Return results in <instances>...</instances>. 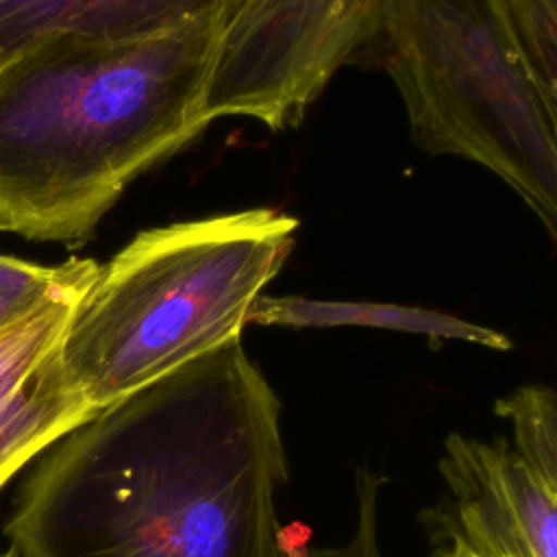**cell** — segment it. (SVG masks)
I'll return each mask as SVG.
<instances>
[{"label": "cell", "instance_id": "obj_1", "mask_svg": "<svg viewBox=\"0 0 557 557\" xmlns=\"http://www.w3.org/2000/svg\"><path fill=\"white\" fill-rule=\"evenodd\" d=\"M281 400L242 337L98 409L20 483L15 557H270Z\"/></svg>", "mask_w": 557, "mask_h": 557}, {"label": "cell", "instance_id": "obj_2", "mask_svg": "<svg viewBox=\"0 0 557 557\" xmlns=\"http://www.w3.org/2000/svg\"><path fill=\"white\" fill-rule=\"evenodd\" d=\"M222 20L141 39L41 35L0 57V231L78 246L146 170L209 124Z\"/></svg>", "mask_w": 557, "mask_h": 557}, {"label": "cell", "instance_id": "obj_3", "mask_svg": "<svg viewBox=\"0 0 557 557\" xmlns=\"http://www.w3.org/2000/svg\"><path fill=\"white\" fill-rule=\"evenodd\" d=\"M298 220L246 209L137 233L78 296L59 344L70 383L102 409L242 337Z\"/></svg>", "mask_w": 557, "mask_h": 557}, {"label": "cell", "instance_id": "obj_4", "mask_svg": "<svg viewBox=\"0 0 557 557\" xmlns=\"http://www.w3.org/2000/svg\"><path fill=\"white\" fill-rule=\"evenodd\" d=\"M413 141L474 161L557 235V107L540 91L505 0H383L372 41Z\"/></svg>", "mask_w": 557, "mask_h": 557}, {"label": "cell", "instance_id": "obj_5", "mask_svg": "<svg viewBox=\"0 0 557 557\" xmlns=\"http://www.w3.org/2000/svg\"><path fill=\"white\" fill-rule=\"evenodd\" d=\"M383 0H242L220 26L200 115L300 124L335 72L372 44Z\"/></svg>", "mask_w": 557, "mask_h": 557}, {"label": "cell", "instance_id": "obj_6", "mask_svg": "<svg viewBox=\"0 0 557 557\" xmlns=\"http://www.w3.org/2000/svg\"><path fill=\"white\" fill-rule=\"evenodd\" d=\"M446 494L420 511L435 546L481 557H557V481L511 446L448 433L440 457Z\"/></svg>", "mask_w": 557, "mask_h": 557}, {"label": "cell", "instance_id": "obj_7", "mask_svg": "<svg viewBox=\"0 0 557 557\" xmlns=\"http://www.w3.org/2000/svg\"><path fill=\"white\" fill-rule=\"evenodd\" d=\"M78 296H57L0 331V490L98 411L70 383L59 359Z\"/></svg>", "mask_w": 557, "mask_h": 557}, {"label": "cell", "instance_id": "obj_8", "mask_svg": "<svg viewBox=\"0 0 557 557\" xmlns=\"http://www.w3.org/2000/svg\"><path fill=\"white\" fill-rule=\"evenodd\" d=\"M194 0H0V57L50 33L141 39L176 28Z\"/></svg>", "mask_w": 557, "mask_h": 557}, {"label": "cell", "instance_id": "obj_9", "mask_svg": "<svg viewBox=\"0 0 557 557\" xmlns=\"http://www.w3.org/2000/svg\"><path fill=\"white\" fill-rule=\"evenodd\" d=\"M289 326V329H333L366 326L398 333L424 335L429 339H459L492 350H509L507 335L472 324L457 315L394 302L359 300H318L305 296H265L259 294L248 309L246 324Z\"/></svg>", "mask_w": 557, "mask_h": 557}, {"label": "cell", "instance_id": "obj_10", "mask_svg": "<svg viewBox=\"0 0 557 557\" xmlns=\"http://www.w3.org/2000/svg\"><path fill=\"white\" fill-rule=\"evenodd\" d=\"M96 272L94 259L70 257L59 265H39L0 255V331L57 296L83 294Z\"/></svg>", "mask_w": 557, "mask_h": 557}, {"label": "cell", "instance_id": "obj_11", "mask_svg": "<svg viewBox=\"0 0 557 557\" xmlns=\"http://www.w3.org/2000/svg\"><path fill=\"white\" fill-rule=\"evenodd\" d=\"M494 411L511 424V446L544 479L557 481V396L548 385L516 387Z\"/></svg>", "mask_w": 557, "mask_h": 557}, {"label": "cell", "instance_id": "obj_12", "mask_svg": "<svg viewBox=\"0 0 557 557\" xmlns=\"http://www.w3.org/2000/svg\"><path fill=\"white\" fill-rule=\"evenodd\" d=\"M385 476L368 466L355 472V527L352 533L335 546H300L292 548L278 542L270 557H385L379 533V509Z\"/></svg>", "mask_w": 557, "mask_h": 557}, {"label": "cell", "instance_id": "obj_13", "mask_svg": "<svg viewBox=\"0 0 557 557\" xmlns=\"http://www.w3.org/2000/svg\"><path fill=\"white\" fill-rule=\"evenodd\" d=\"M533 78L557 107V0H505Z\"/></svg>", "mask_w": 557, "mask_h": 557}, {"label": "cell", "instance_id": "obj_14", "mask_svg": "<svg viewBox=\"0 0 557 557\" xmlns=\"http://www.w3.org/2000/svg\"><path fill=\"white\" fill-rule=\"evenodd\" d=\"M431 557H481V555H474V553L463 550L459 546H435Z\"/></svg>", "mask_w": 557, "mask_h": 557}, {"label": "cell", "instance_id": "obj_15", "mask_svg": "<svg viewBox=\"0 0 557 557\" xmlns=\"http://www.w3.org/2000/svg\"><path fill=\"white\" fill-rule=\"evenodd\" d=\"M0 557H15V555H11V553L7 550V553H0Z\"/></svg>", "mask_w": 557, "mask_h": 557}]
</instances>
